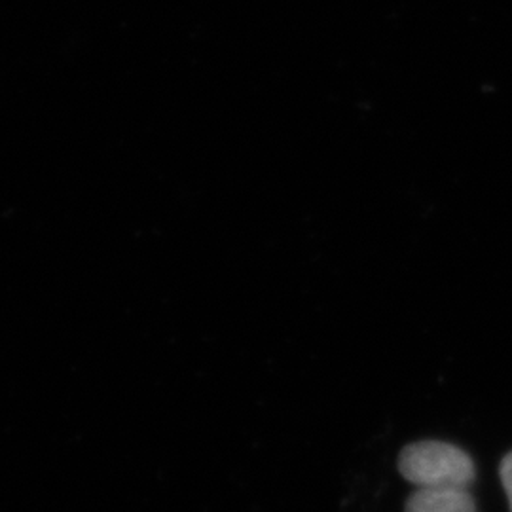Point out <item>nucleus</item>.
<instances>
[{"label": "nucleus", "mask_w": 512, "mask_h": 512, "mask_svg": "<svg viewBox=\"0 0 512 512\" xmlns=\"http://www.w3.org/2000/svg\"><path fill=\"white\" fill-rule=\"evenodd\" d=\"M499 480L509 501V511L512 512V450L509 454H505L499 463Z\"/></svg>", "instance_id": "nucleus-3"}, {"label": "nucleus", "mask_w": 512, "mask_h": 512, "mask_svg": "<svg viewBox=\"0 0 512 512\" xmlns=\"http://www.w3.org/2000/svg\"><path fill=\"white\" fill-rule=\"evenodd\" d=\"M404 512H478L471 490L416 488L404 501Z\"/></svg>", "instance_id": "nucleus-2"}, {"label": "nucleus", "mask_w": 512, "mask_h": 512, "mask_svg": "<svg viewBox=\"0 0 512 512\" xmlns=\"http://www.w3.org/2000/svg\"><path fill=\"white\" fill-rule=\"evenodd\" d=\"M397 469L406 482L418 488L471 490L476 482V463L469 452L446 440H416L406 444Z\"/></svg>", "instance_id": "nucleus-1"}]
</instances>
